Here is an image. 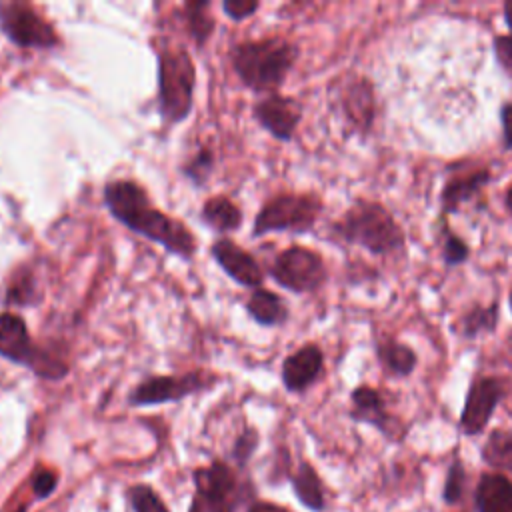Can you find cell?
Returning <instances> with one entry per match:
<instances>
[{"label":"cell","mask_w":512,"mask_h":512,"mask_svg":"<svg viewBox=\"0 0 512 512\" xmlns=\"http://www.w3.org/2000/svg\"><path fill=\"white\" fill-rule=\"evenodd\" d=\"M508 306H510V314H512V286H510V292H508Z\"/></svg>","instance_id":"ab89813d"},{"label":"cell","mask_w":512,"mask_h":512,"mask_svg":"<svg viewBox=\"0 0 512 512\" xmlns=\"http://www.w3.org/2000/svg\"><path fill=\"white\" fill-rule=\"evenodd\" d=\"M214 170V154L210 148H200L184 166H182V174L186 180H190L196 186L206 184V180L210 178Z\"/></svg>","instance_id":"83f0119b"},{"label":"cell","mask_w":512,"mask_h":512,"mask_svg":"<svg viewBox=\"0 0 512 512\" xmlns=\"http://www.w3.org/2000/svg\"><path fill=\"white\" fill-rule=\"evenodd\" d=\"M130 502L134 512H168L162 498L150 486H132L130 488Z\"/></svg>","instance_id":"f546056e"},{"label":"cell","mask_w":512,"mask_h":512,"mask_svg":"<svg viewBox=\"0 0 512 512\" xmlns=\"http://www.w3.org/2000/svg\"><path fill=\"white\" fill-rule=\"evenodd\" d=\"M252 116L272 138L290 142L302 120V104L292 96L272 92L254 104Z\"/></svg>","instance_id":"4fadbf2b"},{"label":"cell","mask_w":512,"mask_h":512,"mask_svg":"<svg viewBox=\"0 0 512 512\" xmlns=\"http://www.w3.org/2000/svg\"><path fill=\"white\" fill-rule=\"evenodd\" d=\"M330 232L336 240L358 246L378 258L396 256L406 250V232L402 224L376 200H354L344 214L332 222Z\"/></svg>","instance_id":"7a4b0ae2"},{"label":"cell","mask_w":512,"mask_h":512,"mask_svg":"<svg viewBox=\"0 0 512 512\" xmlns=\"http://www.w3.org/2000/svg\"><path fill=\"white\" fill-rule=\"evenodd\" d=\"M248 314L262 326H278L288 320L286 302L272 290L256 288L246 302Z\"/></svg>","instance_id":"44dd1931"},{"label":"cell","mask_w":512,"mask_h":512,"mask_svg":"<svg viewBox=\"0 0 512 512\" xmlns=\"http://www.w3.org/2000/svg\"><path fill=\"white\" fill-rule=\"evenodd\" d=\"M258 8H260V2L256 0H224L222 2L224 14L236 22L250 18Z\"/></svg>","instance_id":"1f68e13d"},{"label":"cell","mask_w":512,"mask_h":512,"mask_svg":"<svg viewBox=\"0 0 512 512\" xmlns=\"http://www.w3.org/2000/svg\"><path fill=\"white\" fill-rule=\"evenodd\" d=\"M492 180V170L488 166H476L472 170H462L458 174H450L440 188V216L460 214L462 208L476 198L482 196L484 188Z\"/></svg>","instance_id":"5bb4252c"},{"label":"cell","mask_w":512,"mask_h":512,"mask_svg":"<svg viewBox=\"0 0 512 512\" xmlns=\"http://www.w3.org/2000/svg\"><path fill=\"white\" fill-rule=\"evenodd\" d=\"M464 484H466V468L460 458H454L446 470L442 500L446 504H458L464 496Z\"/></svg>","instance_id":"f1b7e54d"},{"label":"cell","mask_w":512,"mask_h":512,"mask_svg":"<svg viewBox=\"0 0 512 512\" xmlns=\"http://www.w3.org/2000/svg\"><path fill=\"white\" fill-rule=\"evenodd\" d=\"M502 16H504V24L508 26V34H512V0L504 2V6H502Z\"/></svg>","instance_id":"74e56055"},{"label":"cell","mask_w":512,"mask_h":512,"mask_svg":"<svg viewBox=\"0 0 512 512\" xmlns=\"http://www.w3.org/2000/svg\"><path fill=\"white\" fill-rule=\"evenodd\" d=\"M232 70L254 92L272 94L280 88L298 60V48L286 38L246 40L230 50Z\"/></svg>","instance_id":"3957f363"},{"label":"cell","mask_w":512,"mask_h":512,"mask_svg":"<svg viewBox=\"0 0 512 512\" xmlns=\"http://www.w3.org/2000/svg\"><path fill=\"white\" fill-rule=\"evenodd\" d=\"M492 52L500 70L512 78V34L492 36Z\"/></svg>","instance_id":"4dcf8cb0"},{"label":"cell","mask_w":512,"mask_h":512,"mask_svg":"<svg viewBox=\"0 0 512 512\" xmlns=\"http://www.w3.org/2000/svg\"><path fill=\"white\" fill-rule=\"evenodd\" d=\"M184 18L188 26V34L196 42V46H204L214 32V18L210 14V2H186L184 4Z\"/></svg>","instance_id":"4316f807"},{"label":"cell","mask_w":512,"mask_h":512,"mask_svg":"<svg viewBox=\"0 0 512 512\" xmlns=\"http://www.w3.org/2000/svg\"><path fill=\"white\" fill-rule=\"evenodd\" d=\"M374 354L382 372L394 378H406L418 366L416 350L392 336H380L374 344Z\"/></svg>","instance_id":"ac0fdd59"},{"label":"cell","mask_w":512,"mask_h":512,"mask_svg":"<svg viewBox=\"0 0 512 512\" xmlns=\"http://www.w3.org/2000/svg\"><path fill=\"white\" fill-rule=\"evenodd\" d=\"M476 512H512V480L500 472L482 474L474 490Z\"/></svg>","instance_id":"d6986e66"},{"label":"cell","mask_w":512,"mask_h":512,"mask_svg":"<svg viewBox=\"0 0 512 512\" xmlns=\"http://www.w3.org/2000/svg\"><path fill=\"white\" fill-rule=\"evenodd\" d=\"M102 194L108 212L128 230L160 244L170 254L192 260L196 252V238L190 228L158 210L138 182L110 180Z\"/></svg>","instance_id":"6da1fadb"},{"label":"cell","mask_w":512,"mask_h":512,"mask_svg":"<svg viewBox=\"0 0 512 512\" xmlns=\"http://www.w3.org/2000/svg\"><path fill=\"white\" fill-rule=\"evenodd\" d=\"M500 322V298H492L488 304L474 302L466 308L450 326L460 340H478L496 332Z\"/></svg>","instance_id":"e0dca14e"},{"label":"cell","mask_w":512,"mask_h":512,"mask_svg":"<svg viewBox=\"0 0 512 512\" xmlns=\"http://www.w3.org/2000/svg\"><path fill=\"white\" fill-rule=\"evenodd\" d=\"M256 446H258V432H256L254 428L244 430V432L238 436L236 444H234V458L240 460V462L248 460V458L252 456V452L256 450Z\"/></svg>","instance_id":"d6a6232c"},{"label":"cell","mask_w":512,"mask_h":512,"mask_svg":"<svg viewBox=\"0 0 512 512\" xmlns=\"http://www.w3.org/2000/svg\"><path fill=\"white\" fill-rule=\"evenodd\" d=\"M500 128H502V150H512V102L506 100L498 110Z\"/></svg>","instance_id":"836d02e7"},{"label":"cell","mask_w":512,"mask_h":512,"mask_svg":"<svg viewBox=\"0 0 512 512\" xmlns=\"http://www.w3.org/2000/svg\"><path fill=\"white\" fill-rule=\"evenodd\" d=\"M214 376L202 370H192L186 374H170V376H150L142 380L128 394L130 406H152L164 402H176L190 394H196L208 386H212Z\"/></svg>","instance_id":"8fae6325"},{"label":"cell","mask_w":512,"mask_h":512,"mask_svg":"<svg viewBox=\"0 0 512 512\" xmlns=\"http://www.w3.org/2000/svg\"><path fill=\"white\" fill-rule=\"evenodd\" d=\"M322 372H324V352L318 344L308 342L284 358L280 376L288 392L302 394L316 384Z\"/></svg>","instance_id":"9a60e30c"},{"label":"cell","mask_w":512,"mask_h":512,"mask_svg":"<svg viewBox=\"0 0 512 512\" xmlns=\"http://www.w3.org/2000/svg\"><path fill=\"white\" fill-rule=\"evenodd\" d=\"M292 486L294 492L298 496V500L310 508V510H324V490H322V482L320 476L316 474V470L308 464L302 462L296 470V474L292 476Z\"/></svg>","instance_id":"d4e9b609"},{"label":"cell","mask_w":512,"mask_h":512,"mask_svg":"<svg viewBox=\"0 0 512 512\" xmlns=\"http://www.w3.org/2000/svg\"><path fill=\"white\" fill-rule=\"evenodd\" d=\"M248 512H288V510L270 502H256Z\"/></svg>","instance_id":"8d00e7d4"},{"label":"cell","mask_w":512,"mask_h":512,"mask_svg":"<svg viewBox=\"0 0 512 512\" xmlns=\"http://www.w3.org/2000/svg\"><path fill=\"white\" fill-rule=\"evenodd\" d=\"M350 418L376 428L392 442H400L408 430L406 424L388 410L384 394L368 384H360L350 392Z\"/></svg>","instance_id":"7c38bea8"},{"label":"cell","mask_w":512,"mask_h":512,"mask_svg":"<svg viewBox=\"0 0 512 512\" xmlns=\"http://www.w3.org/2000/svg\"><path fill=\"white\" fill-rule=\"evenodd\" d=\"M200 220L216 232H236L242 226V212L230 198L212 196L202 204Z\"/></svg>","instance_id":"7402d4cb"},{"label":"cell","mask_w":512,"mask_h":512,"mask_svg":"<svg viewBox=\"0 0 512 512\" xmlns=\"http://www.w3.org/2000/svg\"><path fill=\"white\" fill-rule=\"evenodd\" d=\"M0 30L20 48L52 50L60 44L54 26L22 0H0Z\"/></svg>","instance_id":"ba28073f"},{"label":"cell","mask_w":512,"mask_h":512,"mask_svg":"<svg viewBox=\"0 0 512 512\" xmlns=\"http://www.w3.org/2000/svg\"><path fill=\"white\" fill-rule=\"evenodd\" d=\"M510 382L498 374H476L466 390L458 428L464 436H478L490 424L494 410L508 396Z\"/></svg>","instance_id":"9c48e42d"},{"label":"cell","mask_w":512,"mask_h":512,"mask_svg":"<svg viewBox=\"0 0 512 512\" xmlns=\"http://www.w3.org/2000/svg\"><path fill=\"white\" fill-rule=\"evenodd\" d=\"M32 488L38 498H46L56 488V476L50 470H38L32 478Z\"/></svg>","instance_id":"e575fe53"},{"label":"cell","mask_w":512,"mask_h":512,"mask_svg":"<svg viewBox=\"0 0 512 512\" xmlns=\"http://www.w3.org/2000/svg\"><path fill=\"white\" fill-rule=\"evenodd\" d=\"M232 504L230 502H220V500H212V498H204V496H194L192 500V508L190 512H232Z\"/></svg>","instance_id":"d590c367"},{"label":"cell","mask_w":512,"mask_h":512,"mask_svg":"<svg viewBox=\"0 0 512 512\" xmlns=\"http://www.w3.org/2000/svg\"><path fill=\"white\" fill-rule=\"evenodd\" d=\"M434 238L438 240L440 246V256L446 268H456L468 262L472 248L470 244L452 230V226L446 222L444 216H438L434 224Z\"/></svg>","instance_id":"603a6c76"},{"label":"cell","mask_w":512,"mask_h":512,"mask_svg":"<svg viewBox=\"0 0 512 512\" xmlns=\"http://www.w3.org/2000/svg\"><path fill=\"white\" fill-rule=\"evenodd\" d=\"M194 484L198 496L220 502H230L236 490V478L224 462H212L206 468H198L194 472Z\"/></svg>","instance_id":"ffe728a7"},{"label":"cell","mask_w":512,"mask_h":512,"mask_svg":"<svg viewBox=\"0 0 512 512\" xmlns=\"http://www.w3.org/2000/svg\"><path fill=\"white\" fill-rule=\"evenodd\" d=\"M268 274L278 286L294 294H312L328 280V268L322 254L306 246H290L282 250L270 264Z\"/></svg>","instance_id":"52a82bcc"},{"label":"cell","mask_w":512,"mask_h":512,"mask_svg":"<svg viewBox=\"0 0 512 512\" xmlns=\"http://www.w3.org/2000/svg\"><path fill=\"white\" fill-rule=\"evenodd\" d=\"M158 62V112L166 124L188 118L194 104L196 68L192 56L182 46L164 44L156 48Z\"/></svg>","instance_id":"277c9868"},{"label":"cell","mask_w":512,"mask_h":512,"mask_svg":"<svg viewBox=\"0 0 512 512\" xmlns=\"http://www.w3.org/2000/svg\"><path fill=\"white\" fill-rule=\"evenodd\" d=\"M38 302H40V292H38L34 274L30 270L14 272L4 290V304L24 308V306H36Z\"/></svg>","instance_id":"484cf974"},{"label":"cell","mask_w":512,"mask_h":512,"mask_svg":"<svg viewBox=\"0 0 512 512\" xmlns=\"http://www.w3.org/2000/svg\"><path fill=\"white\" fill-rule=\"evenodd\" d=\"M336 110L344 126L364 138L376 124V88L368 76L350 74L336 86Z\"/></svg>","instance_id":"30bf717a"},{"label":"cell","mask_w":512,"mask_h":512,"mask_svg":"<svg viewBox=\"0 0 512 512\" xmlns=\"http://www.w3.org/2000/svg\"><path fill=\"white\" fill-rule=\"evenodd\" d=\"M0 356L26 366L44 380H60L70 372L66 358L36 344L26 322L12 312H0Z\"/></svg>","instance_id":"5b68a950"},{"label":"cell","mask_w":512,"mask_h":512,"mask_svg":"<svg viewBox=\"0 0 512 512\" xmlns=\"http://www.w3.org/2000/svg\"><path fill=\"white\" fill-rule=\"evenodd\" d=\"M504 206H506V210H508V214H512V184L506 188V192H504Z\"/></svg>","instance_id":"f35d334b"},{"label":"cell","mask_w":512,"mask_h":512,"mask_svg":"<svg viewBox=\"0 0 512 512\" xmlns=\"http://www.w3.org/2000/svg\"><path fill=\"white\" fill-rule=\"evenodd\" d=\"M210 254L236 284L252 290L260 288L264 280L262 266L250 252L240 248L236 242H232L230 238H218L210 246Z\"/></svg>","instance_id":"2e32d148"},{"label":"cell","mask_w":512,"mask_h":512,"mask_svg":"<svg viewBox=\"0 0 512 512\" xmlns=\"http://www.w3.org/2000/svg\"><path fill=\"white\" fill-rule=\"evenodd\" d=\"M324 202L314 192H282L262 204L254 218V236L268 232H310L320 214Z\"/></svg>","instance_id":"8992f818"},{"label":"cell","mask_w":512,"mask_h":512,"mask_svg":"<svg viewBox=\"0 0 512 512\" xmlns=\"http://www.w3.org/2000/svg\"><path fill=\"white\" fill-rule=\"evenodd\" d=\"M480 454L490 468L498 472H512V430H492L484 440Z\"/></svg>","instance_id":"cb8c5ba5"}]
</instances>
